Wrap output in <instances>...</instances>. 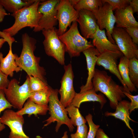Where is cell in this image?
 Instances as JSON below:
<instances>
[{
    "instance_id": "obj_1",
    "label": "cell",
    "mask_w": 138,
    "mask_h": 138,
    "mask_svg": "<svg viewBox=\"0 0 138 138\" xmlns=\"http://www.w3.org/2000/svg\"><path fill=\"white\" fill-rule=\"evenodd\" d=\"M22 48L20 55L19 57L15 54V61L17 65L28 75L38 78L47 84L45 77V70L39 65L40 58L36 56L34 53L36 40L25 33L22 36Z\"/></svg>"
},
{
    "instance_id": "obj_2",
    "label": "cell",
    "mask_w": 138,
    "mask_h": 138,
    "mask_svg": "<svg viewBox=\"0 0 138 138\" xmlns=\"http://www.w3.org/2000/svg\"><path fill=\"white\" fill-rule=\"evenodd\" d=\"M92 83L93 89L107 97L112 109H115L118 102L126 97L123 93L124 90L123 86L117 84L104 71L95 69Z\"/></svg>"
},
{
    "instance_id": "obj_3",
    "label": "cell",
    "mask_w": 138,
    "mask_h": 138,
    "mask_svg": "<svg viewBox=\"0 0 138 138\" xmlns=\"http://www.w3.org/2000/svg\"><path fill=\"white\" fill-rule=\"evenodd\" d=\"M42 1L36 0L31 5L12 13L11 15L15 19L14 24L2 31L13 37L24 28L28 27L34 28L37 27L42 15L38 13V9L40 3Z\"/></svg>"
},
{
    "instance_id": "obj_4",
    "label": "cell",
    "mask_w": 138,
    "mask_h": 138,
    "mask_svg": "<svg viewBox=\"0 0 138 138\" xmlns=\"http://www.w3.org/2000/svg\"><path fill=\"white\" fill-rule=\"evenodd\" d=\"M59 38L64 44L65 51L71 57L78 56L85 50L94 47L91 42L88 41L80 34L76 21L73 22L69 29L59 36Z\"/></svg>"
},
{
    "instance_id": "obj_5",
    "label": "cell",
    "mask_w": 138,
    "mask_h": 138,
    "mask_svg": "<svg viewBox=\"0 0 138 138\" xmlns=\"http://www.w3.org/2000/svg\"><path fill=\"white\" fill-rule=\"evenodd\" d=\"M51 94L49 97L48 111L50 115L49 118L44 122H46L43 127L46 126L52 123L56 122L55 131L57 132L62 124H65L69 131L72 132L74 127L68 118L65 108L60 102L58 94V90L54 89L49 86Z\"/></svg>"
},
{
    "instance_id": "obj_6",
    "label": "cell",
    "mask_w": 138,
    "mask_h": 138,
    "mask_svg": "<svg viewBox=\"0 0 138 138\" xmlns=\"http://www.w3.org/2000/svg\"><path fill=\"white\" fill-rule=\"evenodd\" d=\"M29 77L28 75L21 85L16 79L9 81L7 88L3 90L6 97L12 107L19 110L21 109L30 95L29 87Z\"/></svg>"
},
{
    "instance_id": "obj_7",
    "label": "cell",
    "mask_w": 138,
    "mask_h": 138,
    "mask_svg": "<svg viewBox=\"0 0 138 138\" xmlns=\"http://www.w3.org/2000/svg\"><path fill=\"white\" fill-rule=\"evenodd\" d=\"M55 27L49 29L43 30L44 37L43 43L46 54L55 59L62 65L65 64V45L60 40Z\"/></svg>"
},
{
    "instance_id": "obj_8",
    "label": "cell",
    "mask_w": 138,
    "mask_h": 138,
    "mask_svg": "<svg viewBox=\"0 0 138 138\" xmlns=\"http://www.w3.org/2000/svg\"><path fill=\"white\" fill-rule=\"evenodd\" d=\"M60 1L48 0L42 1L40 3L38 11L42 15L38 22L37 27L34 28V32L51 29L57 25L58 21L56 7Z\"/></svg>"
},
{
    "instance_id": "obj_9",
    "label": "cell",
    "mask_w": 138,
    "mask_h": 138,
    "mask_svg": "<svg viewBox=\"0 0 138 138\" xmlns=\"http://www.w3.org/2000/svg\"><path fill=\"white\" fill-rule=\"evenodd\" d=\"M56 9L59 22L57 33L59 36L65 33L68 27L71 26V23L76 21L78 12L75 9L69 0H60Z\"/></svg>"
},
{
    "instance_id": "obj_10",
    "label": "cell",
    "mask_w": 138,
    "mask_h": 138,
    "mask_svg": "<svg viewBox=\"0 0 138 138\" xmlns=\"http://www.w3.org/2000/svg\"><path fill=\"white\" fill-rule=\"evenodd\" d=\"M120 51L124 56L130 59L138 58L137 45L134 43L125 29L114 27L111 34Z\"/></svg>"
},
{
    "instance_id": "obj_11",
    "label": "cell",
    "mask_w": 138,
    "mask_h": 138,
    "mask_svg": "<svg viewBox=\"0 0 138 138\" xmlns=\"http://www.w3.org/2000/svg\"><path fill=\"white\" fill-rule=\"evenodd\" d=\"M0 122L10 129L9 138H30L23 130L24 120L23 116L18 114L13 110L10 109L5 110L0 117Z\"/></svg>"
},
{
    "instance_id": "obj_12",
    "label": "cell",
    "mask_w": 138,
    "mask_h": 138,
    "mask_svg": "<svg viewBox=\"0 0 138 138\" xmlns=\"http://www.w3.org/2000/svg\"><path fill=\"white\" fill-rule=\"evenodd\" d=\"M112 6L106 2L100 6L98 11L94 14L97 24L100 30L105 29L106 34L108 40L112 43L116 44L111 34L116 23V19Z\"/></svg>"
},
{
    "instance_id": "obj_13",
    "label": "cell",
    "mask_w": 138,
    "mask_h": 138,
    "mask_svg": "<svg viewBox=\"0 0 138 138\" xmlns=\"http://www.w3.org/2000/svg\"><path fill=\"white\" fill-rule=\"evenodd\" d=\"M64 67L65 72L61 81L58 93L60 95V101L66 108L71 104L76 92L73 86L74 76L72 64L64 65Z\"/></svg>"
},
{
    "instance_id": "obj_14",
    "label": "cell",
    "mask_w": 138,
    "mask_h": 138,
    "mask_svg": "<svg viewBox=\"0 0 138 138\" xmlns=\"http://www.w3.org/2000/svg\"><path fill=\"white\" fill-rule=\"evenodd\" d=\"M123 56V55L121 52L107 51L100 54L96 64L98 65L102 66L105 69L109 70L115 75L122 84L124 91L131 94L121 78L117 64L118 59Z\"/></svg>"
},
{
    "instance_id": "obj_15",
    "label": "cell",
    "mask_w": 138,
    "mask_h": 138,
    "mask_svg": "<svg viewBox=\"0 0 138 138\" xmlns=\"http://www.w3.org/2000/svg\"><path fill=\"white\" fill-rule=\"evenodd\" d=\"M76 21L78 23L81 34L87 40L95 32L98 26L95 16L91 12L84 9L78 11Z\"/></svg>"
},
{
    "instance_id": "obj_16",
    "label": "cell",
    "mask_w": 138,
    "mask_h": 138,
    "mask_svg": "<svg viewBox=\"0 0 138 138\" xmlns=\"http://www.w3.org/2000/svg\"><path fill=\"white\" fill-rule=\"evenodd\" d=\"M4 39L8 43L9 48L8 53L4 57L2 53L0 52V70L7 76L12 77L14 72H18L22 69L17 65L15 61V54H13L12 51V44L15 41V39L9 36H5Z\"/></svg>"
},
{
    "instance_id": "obj_17",
    "label": "cell",
    "mask_w": 138,
    "mask_h": 138,
    "mask_svg": "<svg viewBox=\"0 0 138 138\" xmlns=\"http://www.w3.org/2000/svg\"><path fill=\"white\" fill-rule=\"evenodd\" d=\"M82 52L86 58L88 76L85 85H83L80 87V93L93 88L92 79L95 72L97 61L100 54L94 47L89 48Z\"/></svg>"
},
{
    "instance_id": "obj_18",
    "label": "cell",
    "mask_w": 138,
    "mask_h": 138,
    "mask_svg": "<svg viewBox=\"0 0 138 138\" xmlns=\"http://www.w3.org/2000/svg\"><path fill=\"white\" fill-rule=\"evenodd\" d=\"M90 38L93 39V45L100 54L107 51L121 52L116 44H113L108 40L105 30H100L98 26L96 31Z\"/></svg>"
},
{
    "instance_id": "obj_19",
    "label": "cell",
    "mask_w": 138,
    "mask_h": 138,
    "mask_svg": "<svg viewBox=\"0 0 138 138\" xmlns=\"http://www.w3.org/2000/svg\"><path fill=\"white\" fill-rule=\"evenodd\" d=\"M133 13L129 5L124 8L115 10L114 15L116 27L124 29L129 27H138V22L133 16Z\"/></svg>"
},
{
    "instance_id": "obj_20",
    "label": "cell",
    "mask_w": 138,
    "mask_h": 138,
    "mask_svg": "<svg viewBox=\"0 0 138 138\" xmlns=\"http://www.w3.org/2000/svg\"><path fill=\"white\" fill-rule=\"evenodd\" d=\"M90 101L99 102L101 109L107 102L103 94H97L92 88L82 92L76 93L70 104L79 108L82 103Z\"/></svg>"
},
{
    "instance_id": "obj_21",
    "label": "cell",
    "mask_w": 138,
    "mask_h": 138,
    "mask_svg": "<svg viewBox=\"0 0 138 138\" xmlns=\"http://www.w3.org/2000/svg\"><path fill=\"white\" fill-rule=\"evenodd\" d=\"M130 102L126 100H122L118 102L116 106V111L114 112H112L107 111L105 113L104 115L107 117L113 116L123 121L126 126L131 130L133 138H135L134 136L133 130L130 125L129 122L130 121L134 122H136L130 117Z\"/></svg>"
},
{
    "instance_id": "obj_22",
    "label": "cell",
    "mask_w": 138,
    "mask_h": 138,
    "mask_svg": "<svg viewBox=\"0 0 138 138\" xmlns=\"http://www.w3.org/2000/svg\"><path fill=\"white\" fill-rule=\"evenodd\" d=\"M48 111V106L37 104L28 99L22 108L16 112L18 114L22 116L28 114L29 116L33 114L36 116L38 115H45Z\"/></svg>"
},
{
    "instance_id": "obj_23",
    "label": "cell",
    "mask_w": 138,
    "mask_h": 138,
    "mask_svg": "<svg viewBox=\"0 0 138 138\" xmlns=\"http://www.w3.org/2000/svg\"><path fill=\"white\" fill-rule=\"evenodd\" d=\"M129 60L123 56L120 58L118 66L119 72L121 78L130 92H136L137 88L131 82L129 76L128 66Z\"/></svg>"
},
{
    "instance_id": "obj_24",
    "label": "cell",
    "mask_w": 138,
    "mask_h": 138,
    "mask_svg": "<svg viewBox=\"0 0 138 138\" xmlns=\"http://www.w3.org/2000/svg\"><path fill=\"white\" fill-rule=\"evenodd\" d=\"M69 1L77 11L80 9H86L93 14L96 12L99 7L103 4L101 0H70Z\"/></svg>"
},
{
    "instance_id": "obj_25",
    "label": "cell",
    "mask_w": 138,
    "mask_h": 138,
    "mask_svg": "<svg viewBox=\"0 0 138 138\" xmlns=\"http://www.w3.org/2000/svg\"><path fill=\"white\" fill-rule=\"evenodd\" d=\"M36 0H0L5 10L12 13L32 4Z\"/></svg>"
},
{
    "instance_id": "obj_26",
    "label": "cell",
    "mask_w": 138,
    "mask_h": 138,
    "mask_svg": "<svg viewBox=\"0 0 138 138\" xmlns=\"http://www.w3.org/2000/svg\"><path fill=\"white\" fill-rule=\"evenodd\" d=\"M50 94L51 90L49 86L48 88L31 93L28 99L37 104L48 106Z\"/></svg>"
},
{
    "instance_id": "obj_27",
    "label": "cell",
    "mask_w": 138,
    "mask_h": 138,
    "mask_svg": "<svg viewBox=\"0 0 138 138\" xmlns=\"http://www.w3.org/2000/svg\"><path fill=\"white\" fill-rule=\"evenodd\" d=\"M65 109L73 126H77L86 124L87 120L80 113L78 108L70 104Z\"/></svg>"
},
{
    "instance_id": "obj_28",
    "label": "cell",
    "mask_w": 138,
    "mask_h": 138,
    "mask_svg": "<svg viewBox=\"0 0 138 138\" xmlns=\"http://www.w3.org/2000/svg\"><path fill=\"white\" fill-rule=\"evenodd\" d=\"M130 79L136 88H138V60L134 57L129 60L128 66Z\"/></svg>"
},
{
    "instance_id": "obj_29",
    "label": "cell",
    "mask_w": 138,
    "mask_h": 138,
    "mask_svg": "<svg viewBox=\"0 0 138 138\" xmlns=\"http://www.w3.org/2000/svg\"><path fill=\"white\" fill-rule=\"evenodd\" d=\"M29 77V87L30 93L48 88L49 86L40 79L32 76Z\"/></svg>"
},
{
    "instance_id": "obj_30",
    "label": "cell",
    "mask_w": 138,
    "mask_h": 138,
    "mask_svg": "<svg viewBox=\"0 0 138 138\" xmlns=\"http://www.w3.org/2000/svg\"><path fill=\"white\" fill-rule=\"evenodd\" d=\"M85 119L89 126L87 138H95L97 132L100 125L94 123L93 120V116L90 113H89L86 116Z\"/></svg>"
},
{
    "instance_id": "obj_31",
    "label": "cell",
    "mask_w": 138,
    "mask_h": 138,
    "mask_svg": "<svg viewBox=\"0 0 138 138\" xmlns=\"http://www.w3.org/2000/svg\"><path fill=\"white\" fill-rule=\"evenodd\" d=\"M12 106L7 99L3 90H0V114L1 112L6 109H10ZM5 127V125L0 122V132Z\"/></svg>"
},
{
    "instance_id": "obj_32",
    "label": "cell",
    "mask_w": 138,
    "mask_h": 138,
    "mask_svg": "<svg viewBox=\"0 0 138 138\" xmlns=\"http://www.w3.org/2000/svg\"><path fill=\"white\" fill-rule=\"evenodd\" d=\"M131 0H102V4L107 2L112 7L113 11L122 9L129 6Z\"/></svg>"
},
{
    "instance_id": "obj_33",
    "label": "cell",
    "mask_w": 138,
    "mask_h": 138,
    "mask_svg": "<svg viewBox=\"0 0 138 138\" xmlns=\"http://www.w3.org/2000/svg\"><path fill=\"white\" fill-rule=\"evenodd\" d=\"M88 127L86 124L77 126L75 133L71 135V138H87L88 132Z\"/></svg>"
},
{
    "instance_id": "obj_34",
    "label": "cell",
    "mask_w": 138,
    "mask_h": 138,
    "mask_svg": "<svg viewBox=\"0 0 138 138\" xmlns=\"http://www.w3.org/2000/svg\"><path fill=\"white\" fill-rule=\"evenodd\" d=\"M123 93L131 100L129 108V113H131L135 109L138 108V95H132L124 91H123Z\"/></svg>"
},
{
    "instance_id": "obj_35",
    "label": "cell",
    "mask_w": 138,
    "mask_h": 138,
    "mask_svg": "<svg viewBox=\"0 0 138 138\" xmlns=\"http://www.w3.org/2000/svg\"><path fill=\"white\" fill-rule=\"evenodd\" d=\"M131 37L133 42L136 44H138V27H129L124 28Z\"/></svg>"
},
{
    "instance_id": "obj_36",
    "label": "cell",
    "mask_w": 138,
    "mask_h": 138,
    "mask_svg": "<svg viewBox=\"0 0 138 138\" xmlns=\"http://www.w3.org/2000/svg\"><path fill=\"white\" fill-rule=\"evenodd\" d=\"M8 76L0 70V90H3L7 87L9 81Z\"/></svg>"
},
{
    "instance_id": "obj_37",
    "label": "cell",
    "mask_w": 138,
    "mask_h": 138,
    "mask_svg": "<svg viewBox=\"0 0 138 138\" xmlns=\"http://www.w3.org/2000/svg\"><path fill=\"white\" fill-rule=\"evenodd\" d=\"M95 138H110L105 133L103 129L99 128L97 130Z\"/></svg>"
},
{
    "instance_id": "obj_38",
    "label": "cell",
    "mask_w": 138,
    "mask_h": 138,
    "mask_svg": "<svg viewBox=\"0 0 138 138\" xmlns=\"http://www.w3.org/2000/svg\"><path fill=\"white\" fill-rule=\"evenodd\" d=\"M129 6L131 7L133 13L138 12V0H131Z\"/></svg>"
},
{
    "instance_id": "obj_39",
    "label": "cell",
    "mask_w": 138,
    "mask_h": 138,
    "mask_svg": "<svg viewBox=\"0 0 138 138\" xmlns=\"http://www.w3.org/2000/svg\"><path fill=\"white\" fill-rule=\"evenodd\" d=\"M8 14L0 2V22L3 21L4 17Z\"/></svg>"
},
{
    "instance_id": "obj_40",
    "label": "cell",
    "mask_w": 138,
    "mask_h": 138,
    "mask_svg": "<svg viewBox=\"0 0 138 138\" xmlns=\"http://www.w3.org/2000/svg\"><path fill=\"white\" fill-rule=\"evenodd\" d=\"M67 131H65L63 135L61 138H68V135L67 134ZM36 138H43L39 136H37L36 137Z\"/></svg>"
},
{
    "instance_id": "obj_41",
    "label": "cell",
    "mask_w": 138,
    "mask_h": 138,
    "mask_svg": "<svg viewBox=\"0 0 138 138\" xmlns=\"http://www.w3.org/2000/svg\"><path fill=\"white\" fill-rule=\"evenodd\" d=\"M6 42L5 40L2 38H0V48H1L3 44Z\"/></svg>"
},
{
    "instance_id": "obj_42",
    "label": "cell",
    "mask_w": 138,
    "mask_h": 138,
    "mask_svg": "<svg viewBox=\"0 0 138 138\" xmlns=\"http://www.w3.org/2000/svg\"></svg>"
},
{
    "instance_id": "obj_43",
    "label": "cell",
    "mask_w": 138,
    "mask_h": 138,
    "mask_svg": "<svg viewBox=\"0 0 138 138\" xmlns=\"http://www.w3.org/2000/svg\"></svg>"
}]
</instances>
